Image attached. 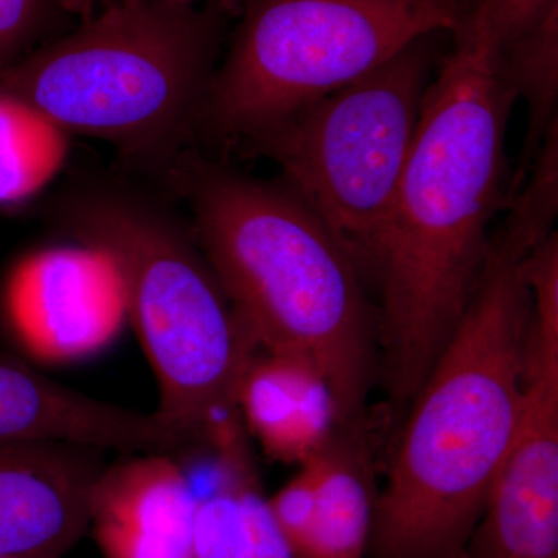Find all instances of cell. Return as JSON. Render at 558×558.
I'll use <instances>...</instances> for the list:
<instances>
[{"label":"cell","mask_w":558,"mask_h":558,"mask_svg":"<svg viewBox=\"0 0 558 558\" xmlns=\"http://www.w3.org/2000/svg\"><path fill=\"white\" fill-rule=\"evenodd\" d=\"M451 33L366 269L379 282V379L398 417L468 310L492 220L510 204L506 134L519 95L478 22L464 11Z\"/></svg>","instance_id":"1"},{"label":"cell","mask_w":558,"mask_h":558,"mask_svg":"<svg viewBox=\"0 0 558 558\" xmlns=\"http://www.w3.org/2000/svg\"><path fill=\"white\" fill-rule=\"evenodd\" d=\"M523 191L492 231L461 322L403 414L369 558H461L519 427L532 293L524 259L556 226Z\"/></svg>","instance_id":"2"},{"label":"cell","mask_w":558,"mask_h":558,"mask_svg":"<svg viewBox=\"0 0 558 558\" xmlns=\"http://www.w3.org/2000/svg\"><path fill=\"white\" fill-rule=\"evenodd\" d=\"M167 175L256 347L314 366L340 425L366 417L380 377L379 312L336 234L279 179L250 178L190 149Z\"/></svg>","instance_id":"3"},{"label":"cell","mask_w":558,"mask_h":558,"mask_svg":"<svg viewBox=\"0 0 558 558\" xmlns=\"http://www.w3.org/2000/svg\"><path fill=\"white\" fill-rule=\"evenodd\" d=\"M229 11L227 0L98 7L0 72V90L65 134L102 140L167 174L199 134Z\"/></svg>","instance_id":"4"},{"label":"cell","mask_w":558,"mask_h":558,"mask_svg":"<svg viewBox=\"0 0 558 558\" xmlns=\"http://www.w3.org/2000/svg\"><path fill=\"white\" fill-rule=\"evenodd\" d=\"M61 222L116 260L128 318L159 384L157 413L207 436L238 416V385L258 347L193 230L149 197L113 186L73 194Z\"/></svg>","instance_id":"5"},{"label":"cell","mask_w":558,"mask_h":558,"mask_svg":"<svg viewBox=\"0 0 558 558\" xmlns=\"http://www.w3.org/2000/svg\"><path fill=\"white\" fill-rule=\"evenodd\" d=\"M464 0H244L199 134L242 143L391 60L453 32Z\"/></svg>","instance_id":"6"},{"label":"cell","mask_w":558,"mask_h":558,"mask_svg":"<svg viewBox=\"0 0 558 558\" xmlns=\"http://www.w3.org/2000/svg\"><path fill=\"white\" fill-rule=\"evenodd\" d=\"M435 36L245 142L278 165L279 180L336 234L363 277L440 60Z\"/></svg>","instance_id":"7"},{"label":"cell","mask_w":558,"mask_h":558,"mask_svg":"<svg viewBox=\"0 0 558 558\" xmlns=\"http://www.w3.org/2000/svg\"><path fill=\"white\" fill-rule=\"evenodd\" d=\"M128 319L116 260L86 242L32 250L0 286V328L27 357L69 363L108 348Z\"/></svg>","instance_id":"8"},{"label":"cell","mask_w":558,"mask_h":558,"mask_svg":"<svg viewBox=\"0 0 558 558\" xmlns=\"http://www.w3.org/2000/svg\"><path fill=\"white\" fill-rule=\"evenodd\" d=\"M465 558H558V360L524 365L519 427Z\"/></svg>","instance_id":"9"},{"label":"cell","mask_w":558,"mask_h":558,"mask_svg":"<svg viewBox=\"0 0 558 558\" xmlns=\"http://www.w3.org/2000/svg\"><path fill=\"white\" fill-rule=\"evenodd\" d=\"M105 450L0 442V556L62 558L89 531Z\"/></svg>","instance_id":"10"},{"label":"cell","mask_w":558,"mask_h":558,"mask_svg":"<svg viewBox=\"0 0 558 558\" xmlns=\"http://www.w3.org/2000/svg\"><path fill=\"white\" fill-rule=\"evenodd\" d=\"M196 509L175 454H124L95 484L89 529L105 558H194Z\"/></svg>","instance_id":"11"},{"label":"cell","mask_w":558,"mask_h":558,"mask_svg":"<svg viewBox=\"0 0 558 558\" xmlns=\"http://www.w3.org/2000/svg\"><path fill=\"white\" fill-rule=\"evenodd\" d=\"M236 410L264 453L284 464L317 454L340 425L332 391L314 366L263 349L242 373Z\"/></svg>","instance_id":"12"},{"label":"cell","mask_w":558,"mask_h":558,"mask_svg":"<svg viewBox=\"0 0 558 558\" xmlns=\"http://www.w3.org/2000/svg\"><path fill=\"white\" fill-rule=\"evenodd\" d=\"M366 417L339 425L307 461L315 475L314 512L296 558L368 557L377 490Z\"/></svg>","instance_id":"13"},{"label":"cell","mask_w":558,"mask_h":558,"mask_svg":"<svg viewBox=\"0 0 558 558\" xmlns=\"http://www.w3.org/2000/svg\"><path fill=\"white\" fill-rule=\"evenodd\" d=\"M211 450L216 475L197 495L194 558H295L260 490L245 436Z\"/></svg>","instance_id":"14"},{"label":"cell","mask_w":558,"mask_h":558,"mask_svg":"<svg viewBox=\"0 0 558 558\" xmlns=\"http://www.w3.org/2000/svg\"><path fill=\"white\" fill-rule=\"evenodd\" d=\"M499 54L517 95L527 102L526 132L510 183L512 202L549 132L558 126V10Z\"/></svg>","instance_id":"15"},{"label":"cell","mask_w":558,"mask_h":558,"mask_svg":"<svg viewBox=\"0 0 558 558\" xmlns=\"http://www.w3.org/2000/svg\"><path fill=\"white\" fill-rule=\"evenodd\" d=\"M69 138L31 106L0 90V205L21 204L64 168Z\"/></svg>","instance_id":"16"},{"label":"cell","mask_w":558,"mask_h":558,"mask_svg":"<svg viewBox=\"0 0 558 558\" xmlns=\"http://www.w3.org/2000/svg\"><path fill=\"white\" fill-rule=\"evenodd\" d=\"M72 14L70 0H0V72L57 38L51 35Z\"/></svg>","instance_id":"17"},{"label":"cell","mask_w":558,"mask_h":558,"mask_svg":"<svg viewBox=\"0 0 558 558\" xmlns=\"http://www.w3.org/2000/svg\"><path fill=\"white\" fill-rule=\"evenodd\" d=\"M464 7L501 53L558 10V0H465Z\"/></svg>","instance_id":"18"},{"label":"cell","mask_w":558,"mask_h":558,"mask_svg":"<svg viewBox=\"0 0 558 558\" xmlns=\"http://www.w3.org/2000/svg\"><path fill=\"white\" fill-rule=\"evenodd\" d=\"M116 2H143V0H92V3H94V11L97 10L98 7L108 5V3ZM160 2L185 3V5H197V3L218 2V0H160Z\"/></svg>","instance_id":"19"},{"label":"cell","mask_w":558,"mask_h":558,"mask_svg":"<svg viewBox=\"0 0 558 558\" xmlns=\"http://www.w3.org/2000/svg\"><path fill=\"white\" fill-rule=\"evenodd\" d=\"M0 558H13V557H5V556H0Z\"/></svg>","instance_id":"20"},{"label":"cell","mask_w":558,"mask_h":558,"mask_svg":"<svg viewBox=\"0 0 558 558\" xmlns=\"http://www.w3.org/2000/svg\"><path fill=\"white\" fill-rule=\"evenodd\" d=\"M461 558H465V557H464V554H462V557H461Z\"/></svg>","instance_id":"21"}]
</instances>
